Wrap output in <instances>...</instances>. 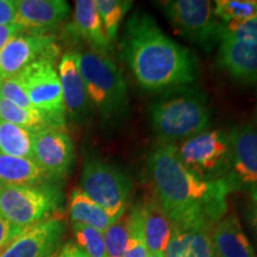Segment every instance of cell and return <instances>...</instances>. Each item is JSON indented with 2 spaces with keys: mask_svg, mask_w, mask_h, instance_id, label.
<instances>
[{
  "mask_svg": "<svg viewBox=\"0 0 257 257\" xmlns=\"http://www.w3.org/2000/svg\"><path fill=\"white\" fill-rule=\"evenodd\" d=\"M73 24L76 34L91 47L92 51L108 56L112 42L108 40L104 25L101 23L94 0L75 2Z\"/></svg>",
  "mask_w": 257,
  "mask_h": 257,
  "instance_id": "cell-17",
  "label": "cell"
},
{
  "mask_svg": "<svg viewBox=\"0 0 257 257\" xmlns=\"http://www.w3.org/2000/svg\"><path fill=\"white\" fill-rule=\"evenodd\" d=\"M54 63L55 61L50 59L37 60L18 73V75L32 106L46 115L51 127L64 130L66 111L62 88L59 72Z\"/></svg>",
  "mask_w": 257,
  "mask_h": 257,
  "instance_id": "cell-8",
  "label": "cell"
},
{
  "mask_svg": "<svg viewBox=\"0 0 257 257\" xmlns=\"http://www.w3.org/2000/svg\"><path fill=\"white\" fill-rule=\"evenodd\" d=\"M32 138L34 161L49 178H64L74 162L72 138L61 128L46 127L35 131Z\"/></svg>",
  "mask_w": 257,
  "mask_h": 257,
  "instance_id": "cell-13",
  "label": "cell"
},
{
  "mask_svg": "<svg viewBox=\"0 0 257 257\" xmlns=\"http://www.w3.org/2000/svg\"><path fill=\"white\" fill-rule=\"evenodd\" d=\"M251 223L253 229H255V233H256V239H257V206L253 208L252 213H251Z\"/></svg>",
  "mask_w": 257,
  "mask_h": 257,
  "instance_id": "cell-36",
  "label": "cell"
},
{
  "mask_svg": "<svg viewBox=\"0 0 257 257\" xmlns=\"http://www.w3.org/2000/svg\"><path fill=\"white\" fill-rule=\"evenodd\" d=\"M59 51V47L51 36L44 34H19L0 50V79L17 75L37 60L55 61Z\"/></svg>",
  "mask_w": 257,
  "mask_h": 257,
  "instance_id": "cell-11",
  "label": "cell"
},
{
  "mask_svg": "<svg viewBox=\"0 0 257 257\" xmlns=\"http://www.w3.org/2000/svg\"><path fill=\"white\" fill-rule=\"evenodd\" d=\"M60 199L56 189L44 185L0 186V214L24 229L48 219L59 207Z\"/></svg>",
  "mask_w": 257,
  "mask_h": 257,
  "instance_id": "cell-9",
  "label": "cell"
},
{
  "mask_svg": "<svg viewBox=\"0 0 257 257\" xmlns=\"http://www.w3.org/2000/svg\"><path fill=\"white\" fill-rule=\"evenodd\" d=\"M121 54L138 85L147 91L181 87L197 79L194 55L167 36L155 19L143 12L127 19Z\"/></svg>",
  "mask_w": 257,
  "mask_h": 257,
  "instance_id": "cell-2",
  "label": "cell"
},
{
  "mask_svg": "<svg viewBox=\"0 0 257 257\" xmlns=\"http://www.w3.org/2000/svg\"><path fill=\"white\" fill-rule=\"evenodd\" d=\"M165 257H214L212 230L172 226Z\"/></svg>",
  "mask_w": 257,
  "mask_h": 257,
  "instance_id": "cell-20",
  "label": "cell"
},
{
  "mask_svg": "<svg viewBox=\"0 0 257 257\" xmlns=\"http://www.w3.org/2000/svg\"><path fill=\"white\" fill-rule=\"evenodd\" d=\"M69 214L72 223L86 225L102 233L115 223L104 208L99 206L80 188H75L70 194Z\"/></svg>",
  "mask_w": 257,
  "mask_h": 257,
  "instance_id": "cell-22",
  "label": "cell"
},
{
  "mask_svg": "<svg viewBox=\"0 0 257 257\" xmlns=\"http://www.w3.org/2000/svg\"><path fill=\"white\" fill-rule=\"evenodd\" d=\"M155 195L172 224L180 229H207L223 219L230 189L224 180L207 181L184 166L174 144L157 146L148 157Z\"/></svg>",
  "mask_w": 257,
  "mask_h": 257,
  "instance_id": "cell-1",
  "label": "cell"
},
{
  "mask_svg": "<svg viewBox=\"0 0 257 257\" xmlns=\"http://www.w3.org/2000/svg\"><path fill=\"white\" fill-rule=\"evenodd\" d=\"M94 2L108 40L113 42L117 37L121 21L130 10L133 2H126V0H94Z\"/></svg>",
  "mask_w": 257,
  "mask_h": 257,
  "instance_id": "cell-25",
  "label": "cell"
},
{
  "mask_svg": "<svg viewBox=\"0 0 257 257\" xmlns=\"http://www.w3.org/2000/svg\"><path fill=\"white\" fill-rule=\"evenodd\" d=\"M59 76L66 117L75 124L83 123L92 113V102L80 73L78 53L64 54L59 64Z\"/></svg>",
  "mask_w": 257,
  "mask_h": 257,
  "instance_id": "cell-14",
  "label": "cell"
},
{
  "mask_svg": "<svg viewBox=\"0 0 257 257\" xmlns=\"http://www.w3.org/2000/svg\"><path fill=\"white\" fill-rule=\"evenodd\" d=\"M15 24L31 34H44L68 18L70 8L64 0H19Z\"/></svg>",
  "mask_w": 257,
  "mask_h": 257,
  "instance_id": "cell-15",
  "label": "cell"
},
{
  "mask_svg": "<svg viewBox=\"0 0 257 257\" xmlns=\"http://www.w3.org/2000/svg\"><path fill=\"white\" fill-rule=\"evenodd\" d=\"M72 227L76 244L89 257H107L102 232L76 223H72Z\"/></svg>",
  "mask_w": 257,
  "mask_h": 257,
  "instance_id": "cell-27",
  "label": "cell"
},
{
  "mask_svg": "<svg viewBox=\"0 0 257 257\" xmlns=\"http://www.w3.org/2000/svg\"><path fill=\"white\" fill-rule=\"evenodd\" d=\"M16 14V2L11 0H0V25L15 24Z\"/></svg>",
  "mask_w": 257,
  "mask_h": 257,
  "instance_id": "cell-33",
  "label": "cell"
},
{
  "mask_svg": "<svg viewBox=\"0 0 257 257\" xmlns=\"http://www.w3.org/2000/svg\"><path fill=\"white\" fill-rule=\"evenodd\" d=\"M49 179L32 159L0 153V186H38Z\"/></svg>",
  "mask_w": 257,
  "mask_h": 257,
  "instance_id": "cell-21",
  "label": "cell"
},
{
  "mask_svg": "<svg viewBox=\"0 0 257 257\" xmlns=\"http://www.w3.org/2000/svg\"><path fill=\"white\" fill-rule=\"evenodd\" d=\"M0 98L18 106V107L27 108V110L35 108L29 100L23 82L18 74L5 79H0Z\"/></svg>",
  "mask_w": 257,
  "mask_h": 257,
  "instance_id": "cell-30",
  "label": "cell"
},
{
  "mask_svg": "<svg viewBox=\"0 0 257 257\" xmlns=\"http://www.w3.org/2000/svg\"><path fill=\"white\" fill-rule=\"evenodd\" d=\"M34 134L18 125L0 120V153L9 156L34 160Z\"/></svg>",
  "mask_w": 257,
  "mask_h": 257,
  "instance_id": "cell-23",
  "label": "cell"
},
{
  "mask_svg": "<svg viewBox=\"0 0 257 257\" xmlns=\"http://www.w3.org/2000/svg\"><path fill=\"white\" fill-rule=\"evenodd\" d=\"M148 257H165V253H163V252H153V253H149Z\"/></svg>",
  "mask_w": 257,
  "mask_h": 257,
  "instance_id": "cell-38",
  "label": "cell"
},
{
  "mask_svg": "<svg viewBox=\"0 0 257 257\" xmlns=\"http://www.w3.org/2000/svg\"><path fill=\"white\" fill-rule=\"evenodd\" d=\"M24 30L17 24L0 25V50L9 43L12 38L23 32Z\"/></svg>",
  "mask_w": 257,
  "mask_h": 257,
  "instance_id": "cell-34",
  "label": "cell"
},
{
  "mask_svg": "<svg viewBox=\"0 0 257 257\" xmlns=\"http://www.w3.org/2000/svg\"><path fill=\"white\" fill-rule=\"evenodd\" d=\"M79 68L89 100L95 106L101 119L117 123L127 111V85L121 70L110 56L87 50L78 53Z\"/></svg>",
  "mask_w": 257,
  "mask_h": 257,
  "instance_id": "cell-4",
  "label": "cell"
},
{
  "mask_svg": "<svg viewBox=\"0 0 257 257\" xmlns=\"http://www.w3.org/2000/svg\"><path fill=\"white\" fill-rule=\"evenodd\" d=\"M214 4V15L226 23L257 17L256 0H217Z\"/></svg>",
  "mask_w": 257,
  "mask_h": 257,
  "instance_id": "cell-26",
  "label": "cell"
},
{
  "mask_svg": "<svg viewBox=\"0 0 257 257\" xmlns=\"http://www.w3.org/2000/svg\"><path fill=\"white\" fill-rule=\"evenodd\" d=\"M181 162L207 181L223 180L230 169V138L221 130H205L180 144Z\"/></svg>",
  "mask_w": 257,
  "mask_h": 257,
  "instance_id": "cell-7",
  "label": "cell"
},
{
  "mask_svg": "<svg viewBox=\"0 0 257 257\" xmlns=\"http://www.w3.org/2000/svg\"><path fill=\"white\" fill-rule=\"evenodd\" d=\"M161 8L176 32L204 50L210 51L220 42L225 25L208 0H169Z\"/></svg>",
  "mask_w": 257,
  "mask_h": 257,
  "instance_id": "cell-6",
  "label": "cell"
},
{
  "mask_svg": "<svg viewBox=\"0 0 257 257\" xmlns=\"http://www.w3.org/2000/svg\"><path fill=\"white\" fill-rule=\"evenodd\" d=\"M57 255H59V251H57V252H55V253H53V255H51V256H49V257H57Z\"/></svg>",
  "mask_w": 257,
  "mask_h": 257,
  "instance_id": "cell-39",
  "label": "cell"
},
{
  "mask_svg": "<svg viewBox=\"0 0 257 257\" xmlns=\"http://www.w3.org/2000/svg\"><path fill=\"white\" fill-rule=\"evenodd\" d=\"M66 224L60 218H48L24 227L0 252V257H49L59 251Z\"/></svg>",
  "mask_w": 257,
  "mask_h": 257,
  "instance_id": "cell-12",
  "label": "cell"
},
{
  "mask_svg": "<svg viewBox=\"0 0 257 257\" xmlns=\"http://www.w3.org/2000/svg\"><path fill=\"white\" fill-rule=\"evenodd\" d=\"M57 257H89L76 243L67 242L61 248Z\"/></svg>",
  "mask_w": 257,
  "mask_h": 257,
  "instance_id": "cell-35",
  "label": "cell"
},
{
  "mask_svg": "<svg viewBox=\"0 0 257 257\" xmlns=\"http://www.w3.org/2000/svg\"><path fill=\"white\" fill-rule=\"evenodd\" d=\"M230 169L223 179L230 192L257 185V127H234L230 134Z\"/></svg>",
  "mask_w": 257,
  "mask_h": 257,
  "instance_id": "cell-10",
  "label": "cell"
},
{
  "mask_svg": "<svg viewBox=\"0 0 257 257\" xmlns=\"http://www.w3.org/2000/svg\"><path fill=\"white\" fill-rule=\"evenodd\" d=\"M218 64L240 82L257 81V44L221 38Z\"/></svg>",
  "mask_w": 257,
  "mask_h": 257,
  "instance_id": "cell-16",
  "label": "cell"
},
{
  "mask_svg": "<svg viewBox=\"0 0 257 257\" xmlns=\"http://www.w3.org/2000/svg\"><path fill=\"white\" fill-rule=\"evenodd\" d=\"M131 188L130 179L123 170L104 160L89 159L83 165L80 189L115 221L124 216Z\"/></svg>",
  "mask_w": 257,
  "mask_h": 257,
  "instance_id": "cell-5",
  "label": "cell"
},
{
  "mask_svg": "<svg viewBox=\"0 0 257 257\" xmlns=\"http://www.w3.org/2000/svg\"><path fill=\"white\" fill-rule=\"evenodd\" d=\"M221 38L257 44V17L236 23H227L224 27L220 40Z\"/></svg>",
  "mask_w": 257,
  "mask_h": 257,
  "instance_id": "cell-31",
  "label": "cell"
},
{
  "mask_svg": "<svg viewBox=\"0 0 257 257\" xmlns=\"http://www.w3.org/2000/svg\"><path fill=\"white\" fill-rule=\"evenodd\" d=\"M0 120L18 125L32 133L42 128L51 127L46 115L37 108L27 110V108L18 107L2 98H0Z\"/></svg>",
  "mask_w": 257,
  "mask_h": 257,
  "instance_id": "cell-24",
  "label": "cell"
},
{
  "mask_svg": "<svg viewBox=\"0 0 257 257\" xmlns=\"http://www.w3.org/2000/svg\"><path fill=\"white\" fill-rule=\"evenodd\" d=\"M107 257H124L128 245V221L123 216L102 233Z\"/></svg>",
  "mask_w": 257,
  "mask_h": 257,
  "instance_id": "cell-28",
  "label": "cell"
},
{
  "mask_svg": "<svg viewBox=\"0 0 257 257\" xmlns=\"http://www.w3.org/2000/svg\"><path fill=\"white\" fill-rule=\"evenodd\" d=\"M138 207L148 252H165L172 233V224L161 207L156 195Z\"/></svg>",
  "mask_w": 257,
  "mask_h": 257,
  "instance_id": "cell-19",
  "label": "cell"
},
{
  "mask_svg": "<svg viewBox=\"0 0 257 257\" xmlns=\"http://www.w3.org/2000/svg\"><path fill=\"white\" fill-rule=\"evenodd\" d=\"M251 197L253 199V201L257 202V185L253 188H251Z\"/></svg>",
  "mask_w": 257,
  "mask_h": 257,
  "instance_id": "cell-37",
  "label": "cell"
},
{
  "mask_svg": "<svg viewBox=\"0 0 257 257\" xmlns=\"http://www.w3.org/2000/svg\"><path fill=\"white\" fill-rule=\"evenodd\" d=\"M128 245L124 257H148L149 252L144 243L140 207L136 206L127 216Z\"/></svg>",
  "mask_w": 257,
  "mask_h": 257,
  "instance_id": "cell-29",
  "label": "cell"
},
{
  "mask_svg": "<svg viewBox=\"0 0 257 257\" xmlns=\"http://www.w3.org/2000/svg\"><path fill=\"white\" fill-rule=\"evenodd\" d=\"M153 130L163 144L186 141L207 130L210 108L200 89L181 86L170 88L149 106Z\"/></svg>",
  "mask_w": 257,
  "mask_h": 257,
  "instance_id": "cell-3",
  "label": "cell"
},
{
  "mask_svg": "<svg viewBox=\"0 0 257 257\" xmlns=\"http://www.w3.org/2000/svg\"><path fill=\"white\" fill-rule=\"evenodd\" d=\"M212 246L214 257H255L252 245L236 216L223 218L213 227Z\"/></svg>",
  "mask_w": 257,
  "mask_h": 257,
  "instance_id": "cell-18",
  "label": "cell"
},
{
  "mask_svg": "<svg viewBox=\"0 0 257 257\" xmlns=\"http://www.w3.org/2000/svg\"><path fill=\"white\" fill-rule=\"evenodd\" d=\"M22 227L12 224L3 214H0V252L22 232Z\"/></svg>",
  "mask_w": 257,
  "mask_h": 257,
  "instance_id": "cell-32",
  "label": "cell"
}]
</instances>
